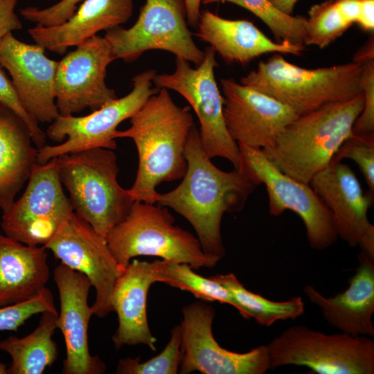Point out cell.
Wrapping results in <instances>:
<instances>
[{"instance_id": "obj_17", "label": "cell", "mask_w": 374, "mask_h": 374, "mask_svg": "<svg viewBox=\"0 0 374 374\" xmlns=\"http://www.w3.org/2000/svg\"><path fill=\"white\" fill-rule=\"evenodd\" d=\"M226 129L237 143L262 150L271 147L299 116L278 100L233 78L221 80Z\"/></svg>"}, {"instance_id": "obj_14", "label": "cell", "mask_w": 374, "mask_h": 374, "mask_svg": "<svg viewBox=\"0 0 374 374\" xmlns=\"http://www.w3.org/2000/svg\"><path fill=\"white\" fill-rule=\"evenodd\" d=\"M68 267L84 274L96 291L93 314L104 317L113 309L112 293L121 268L105 238L74 211L44 246Z\"/></svg>"}, {"instance_id": "obj_36", "label": "cell", "mask_w": 374, "mask_h": 374, "mask_svg": "<svg viewBox=\"0 0 374 374\" xmlns=\"http://www.w3.org/2000/svg\"><path fill=\"white\" fill-rule=\"evenodd\" d=\"M83 0H61L51 6L39 8L26 7L20 10L21 16L37 26H53L60 24L69 18Z\"/></svg>"}, {"instance_id": "obj_30", "label": "cell", "mask_w": 374, "mask_h": 374, "mask_svg": "<svg viewBox=\"0 0 374 374\" xmlns=\"http://www.w3.org/2000/svg\"><path fill=\"white\" fill-rule=\"evenodd\" d=\"M352 26L340 13L334 0L312 6L306 18L304 44L323 48Z\"/></svg>"}, {"instance_id": "obj_18", "label": "cell", "mask_w": 374, "mask_h": 374, "mask_svg": "<svg viewBox=\"0 0 374 374\" xmlns=\"http://www.w3.org/2000/svg\"><path fill=\"white\" fill-rule=\"evenodd\" d=\"M0 65L6 69L27 113L37 123H51L58 116L55 75L58 62L45 48L24 43L12 33L0 41Z\"/></svg>"}, {"instance_id": "obj_4", "label": "cell", "mask_w": 374, "mask_h": 374, "mask_svg": "<svg viewBox=\"0 0 374 374\" xmlns=\"http://www.w3.org/2000/svg\"><path fill=\"white\" fill-rule=\"evenodd\" d=\"M362 64L355 62L302 68L276 53L267 61L260 62L256 69L240 79V83L278 100L301 115L362 92Z\"/></svg>"}, {"instance_id": "obj_29", "label": "cell", "mask_w": 374, "mask_h": 374, "mask_svg": "<svg viewBox=\"0 0 374 374\" xmlns=\"http://www.w3.org/2000/svg\"><path fill=\"white\" fill-rule=\"evenodd\" d=\"M228 2L239 6L260 19L278 40L304 44L306 18L287 15L269 0H202L204 4Z\"/></svg>"}, {"instance_id": "obj_10", "label": "cell", "mask_w": 374, "mask_h": 374, "mask_svg": "<svg viewBox=\"0 0 374 374\" xmlns=\"http://www.w3.org/2000/svg\"><path fill=\"white\" fill-rule=\"evenodd\" d=\"M104 37L116 60L127 63L150 50L172 53L196 66L204 57L188 28L185 0H146L132 26L112 28Z\"/></svg>"}, {"instance_id": "obj_34", "label": "cell", "mask_w": 374, "mask_h": 374, "mask_svg": "<svg viewBox=\"0 0 374 374\" xmlns=\"http://www.w3.org/2000/svg\"><path fill=\"white\" fill-rule=\"evenodd\" d=\"M0 105H2L20 117L28 127L33 142L37 149L45 145L46 133L38 125L24 108L16 92L12 80H10L0 65Z\"/></svg>"}, {"instance_id": "obj_1", "label": "cell", "mask_w": 374, "mask_h": 374, "mask_svg": "<svg viewBox=\"0 0 374 374\" xmlns=\"http://www.w3.org/2000/svg\"><path fill=\"white\" fill-rule=\"evenodd\" d=\"M185 157L187 169L181 183L159 193L157 204L186 219L204 251L222 259L225 254L222 217L225 213L241 211L257 186L240 170L226 172L215 166L204 151L195 125L188 135Z\"/></svg>"}, {"instance_id": "obj_32", "label": "cell", "mask_w": 374, "mask_h": 374, "mask_svg": "<svg viewBox=\"0 0 374 374\" xmlns=\"http://www.w3.org/2000/svg\"><path fill=\"white\" fill-rule=\"evenodd\" d=\"M46 311L57 312L48 287L32 299L0 307V330L17 332L28 319Z\"/></svg>"}, {"instance_id": "obj_8", "label": "cell", "mask_w": 374, "mask_h": 374, "mask_svg": "<svg viewBox=\"0 0 374 374\" xmlns=\"http://www.w3.org/2000/svg\"><path fill=\"white\" fill-rule=\"evenodd\" d=\"M156 74L154 69L136 74L128 94L107 102L88 115L58 114L45 132L46 137L58 144L37 149V163L43 164L62 154L90 148L116 149L117 127L132 117L159 91L157 87H152Z\"/></svg>"}, {"instance_id": "obj_28", "label": "cell", "mask_w": 374, "mask_h": 374, "mask_svg": "<svg viewBox=\"0 0 374 374\" xmlns=\"http://www.w3.org/2000/svg\"><path fill=\"white\" fill-rule=\"evenodd\" d=\"M159 282L183 291L195 298L209 302L228 304L236 309V304L230 292L211 276L206 278L194 271L185 263L159 260Z\"/></svg>"}, {"instance_id": "obj_22", "label": "cell", "mask_w": 374, "mask_h": 374, "mask_svg": "<svg viewBox=\"0 0 374 374\" xmlns=\"http://www.w3.org/2000/svg\"><path fill=\"white\" fill-rule=\"evenodd\" d=\"M197 28L196 36L229 63L244 65L270 53L299 55L305 49L304 44L271 40L248 20L224 19L208 10L200 13Z\"/></svg>"}, {"instance_id": "obj_33", "label": "cell", "mask_w": 374, "mask_h": 374, "mask_svg": "<svg viewBox=\"0 0 374 374\" xmlns=\"http://www.w3.org/2000/svg\"><path fill=\"white\" fill-rule=\"evenodd\" d=\"M348 158L354 161L368 187V192L374 194V134H353L346 139L333 159L341 161Z\"/></svg>"}, {"instance_id": "obj_27", "label": "cell", "mask_w": 374, "mask_h": 374, "mask_svg": "<svg viewBox=\"0 0 374 374\" xmlns=\"http://www.w3.org/2000/svg\"><path fill=\"white\" fill-rule=\"evenodd\" d=\"M231 294L236 310L246 319H253L262 326H270L280 320L295 319L303 314L305 305L301 296L284 301H274L248 290L233 273L211 276Z\"/></svg>"}, {"instance_id": "obj_7", "label": "cell", "mask_w": 374, "mask_h": 374, "mask_svg": "<svg viewBox=\"0 0 374 374\" xmlns=\"http://www.w3.org/2000/svg\"><path fill=\"white\" fill-rule=\"evenodd\" d=\"M270 369L306 366L318 374H373L371 337L344 332L328 335L306 326H292L267 345Z\"/></svg>"}, {"instance_id": "obj_40", "label": "cell", "mask_w": 374, "mask_h": 374, "mask_svg": "<svg viewBox=\"0 0 374 374\" xmlns=\"http://www.w3.org/2000/svg\"><path fill=\"white\" fill-rule=\"evenodd\" d=\"M202 0H185L186 17L188 25L196 28L199 15L200 5Z\"/></svg>"}, {"instance_id": "obj_19", "label": "cell", "mask_w": 374, "mask_h": 374, "mask_svg": "<svg viewBox=\"0 0 374 374\" xmlns=\"http://www.w3.org/2000/svg\"><path fill=\"white\" fill-rule=\"evenodd\" d=\"M53 280L59 293L60 310L57 328L62 332L66 358L63 361L64 374H102L105 364L98 355H91L88 345V328L93 314L88 303L91 283L82 273L63 263L53 271Z\"/></svg>"}, {"instance_id": "obj_39", "label": "cell", "mask_w": 374, "mask_h": 374, "mask_svg": "<svg viewBox=\"0 0 374 374\" xmlns=\"http://www.w3.org/2000/svg\"><path fill=\"white\" fill-rule=\"evenodd\" d=\"M362 0H334L341 15L352 24L356 23Z\"/></svg>"}, {"instance_id": "obj_13", "label": "cell", "mask_w": 374, "mask_h": 374, "mask_svg": "<svg viewBox=\"0 0 374 374\" xmlns=\"http://www.w3.org/2000/svg\"><path fill=\"white\" fill-rule=\"evenodd\" d=\"M181 312L180 373L264 374L270 369L267 345L236 353L217 343L212 331L215 314L213 306L195 301Z\"/></svg>"}, {"instance_id": "obj_25", "label": "cell", "mask_w": 374, "mask_h": 374, "mask_svg": "<svg viewBox=\"0 0 374 374\" xmlns=\"http://www.w3.org/2000/svg\"><path fill=\"white\" fill-rule=\"evenodd\" d=\"M30 130L10 109L0 105V208L7 211L28 181L37 163V148Z\"/></svg>"}, {"instance_id": "obj_24", "label": "cell", "mask_w": 374, "mask_h": 374, "mask_svg": "<svg viewBox=\"0 0 374 374\" xmlns=\"http://www.w3.org/2000/svg\"><path fill=\"white\" fill-rule=\"evenodd\" d=\"M46 250L0 232V307L32 299L46 288L50 276Z\"/></svg>"}, {"instance_id": "obj_31", "label": "cell", "mask_w": 374, "mask_h": 374, "mask_svg": "<svg viewBox=\"0 0 374 374\" xmlns=\"http://www.w3.org/2000/svg\"><path fill=\"white\" fill-rule=\"evenodd\" d=\"M181 359V328L176 325L163 350L157 355L141 362L140 357H127L118 361L116 373L118 374H177Z\"/></svg>"}, {"instance_id": "obj_26", "label": "cell", "mask_w": 374, "mask_h": 374, "mask_svg": "<svg viewBox=\"0 0 374 374\" xmlns=\"http://www.w3.org/2000/svg\"><path fill=\"white\" fill-rule=\"evenodd\" d=\"M57 312L42 313L37 327L22 337L9 336L0 341V350L11 357L9 374H42L57 357L52 337L57 328Z\"/></svg>"}, {"instance_id": "obj_35", "label": "cell", "mask_w": 374, "mask_h": 374, "mask_svg": "<svg viewBox=\"0 0 374 374\" xmlns=\"http://www.w3.org/2000/svg\"><path fill=\"white\" fill-rule=\"evenodd\" d=\"M361 87L364 105L352 132L355 135L374 134V60L362 63Z\"/></svg>"}, {"instance_id": "obj_3", "label": "cell", "mask_w": 374, "mask_h": 374, "mask_svg": "<svg viewBox=\"0 0 374 374\" xmlns=\"http://www.w3.org/2000/svg\"><path fill=\"white\" fill-rule=\"evenodd\" d=\"M364 105L363 92L346 100L325 104L299 115L271 147L261 150L279 170L305 184L326 168L343 142L352 136L353 126Z\"/></svg>"}, {"instance_id": "obj_23", "label": "cell", "mask_w": 374, "mask_h": 374, "mask_svg": "<svg viewBox=\"0 0 374 374\" xmlns=\"http://www.w3.org/2000/svg\"><path fill=\"white\" fill-rule=\"evenodd\" d=\"M133 0H83L63 23L48 27L35 26L28 32L45 50L62 55L97 35L126 23L133 13Z\"/></svg>"}, {"instance_id": "obj_20", "label": "cell", "mask_w": 374, "mask_h": 374, "mask_svg": "<svg viewBox=\"0 0 374 374\" xmlns=\"http://www.w3.org/2000/svg\"><path fill=\"white\" fill-rule=\"evenodd\" d=\"M159 260L148 262L132 259L114 285L111 304L118 317V328L112 337L116 350L143 344L157 349V339L150 329L147 297L150 286L159 282Z\"/></svg>"}, {"instance_id": "obj_9", "label": "cell", "mask_w": 374, "mask_h": 374, "mask_svg": "<svg viewBox=\"0 0 374 374\" xmlns=\"http://www.w3.org/2000/svg\"><path fill=\"white\" fill-rule=\"evenodd\" d=\"M215 55V51L207 47L203 61L195 68L188 61L176 57L175 71L156 74L153 83L158 89L177 91L188 102L198 118L200 141L206 155L211 159H226L239 170V147L226 129L224 99L215 77V69L218 66Z\"/></svg>"}, {"instance_id": "obj_2", "label": "cell", "mask_w": 374, "mask_h": 374, "mask_svg": "<svg viewBox=\"0 0 374 374\" xmlns=\"http://www.w3.org/2000/svg\"><path fill=\"white\" fill-rule=\"evenodd\" d=\"M130 119V127L115 134L116 139H132L138 152L136 178L128 190L134 202L157 204L156 187L186 173L185 150L194 119L190 107L176 105L166 88L159 89Z\"/></svg>"}, {"instance_id": "obj_38", "label": "cell", "mask_w": 374, "mask_h": 374, "mask_svg": "<svg viewBox=\"0 0 374 374\" xmlns=\"http://www.w3.org/2000/svg\"><path fill=\"white\" fill-rule=\"evenodd\" d=\"M356 24L370 33L374 30V0H362L360 10Z\"/></svg>"}, {"instance_id": "obj_37", "label": "cell", "mask_w": 374, "mask_h": 374, "mask_svg": "<svg viewBox=\"0 0 374 374\" xmlns=\"http://www.w3.org/2000/svg\"><path fill=\"white\" fill-rule=\"evenodd\" d=\"M17 1L0 0V41L8 34L22 28L15 11Z\"/></svg>"}, {"instance_id": "obj_5", "label": "cell", "mask_w": 374, "mask_h": 374, "mask_svg": "<svg viewBox=\"0 0 374 374\" xmlns=\"http://www.w3.org/2000/svg\"><path fill=\"white\" fill-rule=\"evenodd\" d=\"M105 240L123 269L136 256H156L185 263L194 270L214 267L221 260L208 255L197 237L175 224L167 207L135 201L125 217Z\"/></svg>"}, {"instance_id": "obj_6", "label": "cell", "mask_w": 374, "mask_h": 374, "mask_svg": "<svg viewBox=\"0 0 374 374\" xmlns=\"http://www.w3.org/2000/svg\"><path fill=\"white\" fill-rule=\"evenodd\" d=\"M56 158L73 211L105 238L134 202L129 190L117 181L116 154L111 149L94 148Z\"/></svg>"}, {"instance_id": "obj_42", "label": "cell", "mask_w": 374, "mask_h": 374, "mask_svg": "<svg viewBox=\"0 0 374 374\" xmlns=\"http://www.w3.org/2000/svg\"><path fill=\"white\" fill-rule=\"evenodd\" d=\"M276 8L287 15H292L298 0H269Z\"/></svg>"}, {"instance_id": "obj_21", "label": "cell", "mask_w": 374, "mask_h": 374, "mask_svg": "<svg viewBox=\"0 0 374 374\" xmlns=\"http://www.w3.org/2000/svg\"><path fill=\"white\" fill-rule=\"evenodd\" d=\"M358 266L342 292L326 297L314 286L303 291L308 300L317 305L332 326L353 336L374 337V259L361 251Z\"/></svg>"}, {"instance_id": "obj_15", "label": "cell", "mask_w": 374, "mask_h": 374, "mask_svg": "<svg viewBox=\"0 0 374 374\" xmlns=\"http://www.w3.org/2000/svg\"><path fill=\"white\" fill-rule=\"evenodd\" d=\"M75 47L58 62L55 75V103L63 116L117 98L105 83L107 68L116 60L109 42L96 35Z\"/></svg>"}, {"instance_id": "obj_43", "label": "cell", "mask_w": 374, "mask_h": 374, "mask_svg": "<svg viewBox=\"0 0 374 374\" xmlns=\"http://www.w3.org/2000/svg\"><path fill=\"white\" fill-rule=\"evenodd\" d=\"M8 368L6 367V366L0 362V374H8Z\"/></svg>"}, {"instance_id": "obj_11", "label": "cell", "mask_w": 374, "mask_h": 374, "mask_svg": "<svg viewBox=\"0 0 374 374\" xmlns=\"http://www.w3.org/2000/svg\"><path fill=\"white\" fill-rule=\"evenodd\" d=\"M237 143L241 159L239 170L256 186H265L270 215L279 216L286 210L294 212L304 223L312 249L324 250L331 247L338 238L332 214L310 184L279 170L261 150Z\"/></svg>"}, {"instance_id": "obj_12", "label": "cell", "mask_w": 374, "mask_h": 374, "mask_svg": "<svg viewBox=\"0 0 374 374\" xmlns=\"http://www.w3.org/2000/svg\"><path fill=\"white\" fill-rule=\"evenodd\" d=\"M73 212L55 157L35 164L24 193L3 212L1 226L5 235L21 243L44 246Z\"/></svg>"}, {"instance_id": "obj_41", "label": "cell", "mask_w": 374, "mask_h": 374, "mask_svg": "<svg viewBox=\"0 0 374 374\" xmlns=\"http://www.w3.org/2000/svg\"><path fill=\"white\" fill-rule=\"evenodd\" d=\"M371 60H374V42L373 36L355 53L353 62L362 64L366 61Z\"/></svg>"}, {"instance_id": "obj_16", "label": "cell", "mask_w": 374, "mask_h": 374, "mask_svg": "<svg viewBox=\"0 0 374 374\" xmlns=\"http://www.w3.org/2000/svg\"><path fill=\"white\" fill-rule=\"evenodd\" d=\"M310 185L331 211L338 238L374 259V226L367 216L373 194L364 193L351 168L332 159Z\"/></svg>"}]
</instances>
